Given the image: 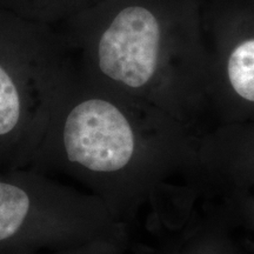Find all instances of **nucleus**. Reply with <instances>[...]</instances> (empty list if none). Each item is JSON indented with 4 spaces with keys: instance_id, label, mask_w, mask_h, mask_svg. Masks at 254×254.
Listing matches in <instances>:
<instances>
[{
    "instance_id": "obj_4",
    "label": "nucleus",
    "mask_w": 254,
    "mask_h": 254,
    "mask_svg": "<svg viewBox=\"0 0 254 254\" xmlns=\"http://www.w3.org/2000/svg\"><path fill=\"white\" fill-rule=\"evenodd\" d=\"M105 0H0V9L33 23L59 27Z\"/></svg>"
},
{
    "instance_id": "obj_3",
    "label": "nucleus",
    "mask_w": 254,
    "mask_h": 254,
    "mask_svg": "<svg viewBox=\"0 0 254 254\" xmlns=\"http://www.w3.org/2000/svg\"><path fill=\"white\" fill-rule=\"evenodd\" d=\"M205 30L212 91L225 86L240 99L254 103V36H238L206 18Z\"/></svg>"
},
{
    "instance_id": "obj_5",
    "label": "nucleus",
    "mask_w": 254,
    "mask_h": 254,
    "mask_svg": "<svg viewBox=\"0 0 254 254\" xmlns=\"http://www.w3.org/2000/svg\"><path fill=\"white\" fill-rule=\"evenodd\" d=\"M0 171H1V170H0Z\"/></svg>"
},
{
    "instance_id": "obj_2",
    "label": "nucleus",
    "mask_w": 254,
    "mask_h": 254,
    "mask_svg": "<svg viewBox=\"0 0 254 254\" xmlns=\"http://www.w3.org/2000/svg\"><path fill=\"white\" fill-rule=\"evenodd\" d=\"M75 65L56 27L0 9V170H23Z\"/></svg>"
},
{
    "instance_id": "obj_1",
    "label": "nucleus",
    "mask_w": 254,
    "mask_h": 254,
    "mask_svg": "<svg viewBox=\"0 0 254 254\" xmlns=\"http://www.w3.org/2000/svg\"><path fill=\"white\" fill-rule=\"evenodd\" d=\"M56 28L82 77L122 95L212 91L205 0H105Z\"/></svg>"
}]
</instances>
